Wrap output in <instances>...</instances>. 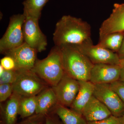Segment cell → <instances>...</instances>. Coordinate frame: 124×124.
I'll return each instance as SVG.
<instances>
[{
    "mask_svg": "<svg viewBox=\"0 0 124 124\" xmlns=\"http://www.w3.org/2000/svg\"><path fill=\"white\" fill-rule=\"evenodd\" d=\"M90 24L80 18L64 15L55 25L53 33L55 46L80 44L91 40Z\"/></svg>",
    "mask_w": 124,
    "mask_h": 124,
    "instance_id": "obj_1",
    "label": "cell"
},
{
    "mask_svg": "<svg viewBox=\"0 0 124 124\" xmlns=\"http://www.w3.org/2000/svg\"><path fill=\"white\" fill-rule=\"evenodd\" d=\"M59 47L65 73L78 81H89L93 63L74 45Z\"/></svg>",
    "mask_w": 124,
    "mask_h": 124,
    "instance_id": "obj_2",
    "label": "cell"
},
{
    "mask_svg": "<svg viewBox=\"0 0 124 124\" xmlns=\"http://www.w3.org/2000/svg\"><path fill=\"white\" fill-rule=\"evenodd\" d=\"M31 70L49 86H55L65 73L60 47L54 46L46 58L37 59Z\"/></svg>",
    "mask_w": 124,
    "mask_h": 124,
    "instance_id": "obj_3",
    "label": "cell"
},
{
    "mask_svg": "<svg viewBox=\"0 0 124 124\" xmlns=\"http://www.w3.org/2000/svg\"><path fill=\"white\" fill-rule=\"evenodd\" d=\"M13 85V93L23 97L36 96L49 86L31 70H17V77Z\"/></svg>",
    "mask_w": 124,
    "mask_h": 124,
    "instance_id": "obj_4",
    "label": "cell"
},
{
    "mask_svg": "<svg viewBox=\"0 0 124 124\" xmlns=\"http://www.w3.org/2000/svg\"><path fill=\"white\" fill-rule=\"evenodd\" d=\"M24 14H18L10 18L6 31L0 40V52H6L18 47L24 43L23 25L25 19Z\"/></svg>",
    "mask_w": 124,
    "mask_h": 124,
    "instance_id": "obj_5",
    "label": "cell"
},
{
    "mask_svg": "<svg viewBox=\"0 0 124 124\" xmlns=\"http://www.w3.org/2000/svg\"><path fill=\"white\" fill-rule=\"evenodd\" d=\"M94 64L105 63L119 65L120 59L117 53L93 45L92 40L80 44L74 45Z\"/></svg>",
    "mask_w": 124,
    "mask_h": 124,
    "instance_id": "obj_6",
    "label": "cell"
},
{
    "mask_svg": "<svg viewBox=\"0 0 124 124\" xmlns=\"http://www.w3.org/2000/svg\"><path fill=\"white\" fill-rule=\"evenodd\" d=\"M25 16L23 27L24 42L39 53L44 51L47 45V39L40 29L39 19L28 16Z\"/></svg>",
    "mask_w": 124,
    "mask_h": 124,
    "instance_id": "obj_7",
    "label": "cell"
},
{
    "mask_svg": "<svg viewBox=\"0 0 124 124\" xmlns=\"http://www.w3.org/2000/svg\"><path fill=\"white\" fill-rule=\"evenodd\" d=\"M93 95L108 108L112 115L120 117L124 115V103L109 84H96Z\"/></svg>",
    "mask_w": 124,
    "mask_h": 124,
    "instance_id": "obj_8",
    "label": "cell"
},
{
    "mask_svg": "<svg viewBox=\"0 0 124 124\" xmlns=\"http://www.w3.org/2000/svg\"><path fill=\"white\" fill-rule=\"evenodd\" d=\"M79 86V81L65 73L57 84L53 87L58 103L70 107L77 95Z\"/></svg>",
    "mask_w": 124,
    "mask_h": 124,
    "instance_id": "obj_9",
    "label": "cell"
},
{
    "mask_svg": "<svg viewBox=\"0 0 124 124\" xmlns=\"http://www.w3.org/2000/svg\"><path fill=\"white\" fill-rule=\"evenodd\" d=\"M121 67L119 65L99 63L94 64L90 81L94 84H110L119 80Z\"/></svg>",
    "mask_w": 124,
    "mask_h": 124,
    "instance_id": "obj_10",
    "label": "cell"
},
{
    "mask_svg": "<svg viewBox=\"0 0 124 124\" xmlns=\"http://www.w3.org/2000/svg\"><path fill=\"white\" fill-rule=\"evenodd\" d=\"M36 50L24 42L21 46L7 51L5 55H9L14 59L17 70H31L37 59Z\"/></svg>",
    "mask_w": 124,
    "mask_h": 124,
    "instance_id": "obj_11",
    "label": "cell"
},
{
    "mask_svg": "<svg viewBox=\"0 0 124 124\" xmlns=\"http://www.w3.org/2000/svg\"><path fill=\"white\" fill-rule=\"evenodd\" d=\"M124 32V2L113 5L111 13L100 26L99 37L112 32Z\"/></svg>",
    "mask_w": 124,
    "mask_h": 124,
    "instance_id": "obj_12",
    "label": "cell"
},
{
    "mask_svg": "<svg viewBox=\"0 0 124 124\" xmlns=\"http://www.w3.org/2000/svg\"><path fill=\"white\" fill-rule=\"evenodd\" d=\"M82 115L89 122L101 120L112 115L107 107L93 95L83 109Z\"/></svg>",
    "mask_w": 124,
    "mask_h": 124,
    "instance_id": "obj_13",
    "label": "cell"
},
{
    "mask_svg": "<svg viewBox=\"0 0 124 124\" xmlns=\"http://www.w3.org/2000/svg\"><path fill=\"white\" fill-rule=\"evenodd\" d=\"M79 89L70 108L82 115V111L93 95L95 85L90 81H79Z\"/></svg>",
    "mask_w": 124,
    "mask_h": 124,
    "instance_id": "obj_14",
    "label": "cell"
},
{
    "mask_svg": "<svg viewBox=\"0 0 124 124\" xmlns=\"http://www.w3.org/2000/svg\"><path fill=\"white\" fill-rule=\"evenodd\" d=\"M58 103L53 87L48 86L37 95L36 114L45 116Z\"/></svg>",
    "mask_w": 124,
    "mask_h": 124,
    "instance_id": "obj_15",
    "label": "cell"
},
{
    "mask_svg": "<svg viewBox=\"0 0 124 124\" xmlns=\"http://www.w3.org/2000/svg\"><path fill=\"white\" fill-rule=\"evenodd\" d=\"M22 96L13 93L1 111L0 124H17Z\"/></svg>",
    "mask_w": 124,
    "mask_h": 124,
    "instance_id": "obj_16",
    "label": "cell"
},
{
    "mask_svg": "<svg viewBox=\"0 0 124 124\" xmlns=\"http://www.w3.org/2000/svg\"><path fill=\"white\" fill-rule=\"evenodd\" d=\"M51 110L57 115L63 124H88L83 116L59 103Z\"/></svg>",
    "mask_w": 124,
    "mask_h": 124,
    "instance_id": "obj_17",
    "label": "cell"
},
{
    "mask_svg": "<svg viewBox=\"0 0 124 124\" xmlns=\"http://www.w3.org/2000/svg\"><path fill=\"white\" fill-rule=\"evenodd\" d=\"M124 35V32L107 34L99 37V41L97 45L117 53L122 45Z\"/></svg>",
    "mask_w": 124,
    "mask_h": 124,
    "instance_id": "obj_18",
    "label": "cell"
},
{
    "mask_svg": "<svg viewBox=\"0 0 124 124\" xmlns=\"http://www.w3.org/2000/svg\"><path fill=\"white\" fill-rule=\"evenodd\" d=\"M49 0H24L23 2V14L33 18L39 19L41 11Z\"/></svg>",
    "mask_w": 124,
    "mask_h": 124,
    "instance_id": "obj_19",
    "label": "cell"
},
{
    "mask_svg": "<svg viewBox=\"0 0 124 124\" xmlns=\"http://www.w3.org/2000/svg\"><path fill=\"white\" fill-rule=\"evenodd\" d=\"M36 108L37 95L22 97L19 104V115L22 119H26L35 114Z\"/></svg>",
    "mask_w": 124,
    "mask_h": 124,
    "instance_id": "obj_20",
    "label": "cell"
},
{
    "mask_svg": "<svg viewBox=\"0 0 124 124\" xmlns=\"http://www.w3.org/2000/svg\"><path fill=\"white\" fill-rule=\"evenodd\" d=\"M17 70H5L2 75H0V85L2 84H13L16 79Z\"/></svg>",
    "mask_w": 124,
    "mask_h": 124,
    "instance_id": "obj_21",
    "label": "cell"
},
{
    "mask_svg": "<svg viewBox=\"0 0 124 124\" xmlns=\"http://www.w3.org/2000/svg\"><path fill=\"white\" fill-rule=\"evenodd\" d=\"M13 93V88L12 84L0 85V102L5 101L9 98Z\"/></svg>",
    "mask_w": 124,
    "mask_h": 124,
    "instance_id": "obj_22",
    "label": "cell"
},
{
    "mask_svg": "<svg viewBox=\"0 0 124 124\" xmlns=\"http://www.w3.org/2000/svg\"><path fill=\"white\" fill-rule=\"evenodd\" d=\"M0 65L2 66L5 70H17L15 61L9 55H6L0 59Z\"/></svg>",
    "mask_w": 124,
    "mask_h": 124,
    "instance_id": "obj_23",
    "label": "cell"
},
{
    "mask_svg": "<svg viewBox=\"0 0 124 124\" xmlns=\"http://www.w3.org/2000/svg\"><path fill=\"white\" fill-rule=\"evenodd\" d=\"M109 85L111 88L117 94L124 103V82L119 80Z\"/></svg>",
    "mask_w": 124,
    "mask_h": 124,
    "instance_id": "obj_24",
    "label": "cell"
},
{
    "mask_svg": "<svg viewBox=\"0 0 124 124\" xmlns=\"http://www.w3.org/2000/svg\"><path fill=\"white\" fill-rule=\"evenodd\" d=\"M45 116L35 113L18 124H44Z\"/></svg>",
    "mask_w": 124,
    "mask_h": 124,
    "instance_id": "obj_25",
    "label": "cell"
},
{
    "mask_svg": "<svg viewBox=\"0 0 124 124\" xmlns=\"http://www.w3.org/2000/svg\"><path fill=\"white\" fill-rule=\"evenodd\" d=\"M44 124H63L57 115L51 110L45 116Z\"/></svg>",
    "mask_w": 124,
    "mask_h": 124,
    "instance_id": "obj_26",
    "label": "cell"
},
{
    "mask_svg": "<svg viewBox=\"0 0 124 124\" xmlns=\"http://www.w3.org/2000/svg\"><path fill=\"white\" fill-rule=\"evenodd\" d=\"M88 124H122L119 117L111 116L106 119L98 121L88 122Z\"/></svg>",
    "mask_w": 124,
    "mask_h": 124,
    "instance_id": "obj_27",
    "label": "cell"
},
{
    "mask_svg": "<svg viewBox=\"0 0 124 124\" xmlns=\"http://www.w3.org/2000/svg\"><path fill=\"white\" fill-rule=\"evenodd\" d=\"M117 54L120 60L124 58V35L122 45Z\"/></svg>",
    "mask_w": 124,
    "mask_h": 124,
    "instance_id": "obj_28",
    "label": "cell"
},
{
    "mask_svg": "<svg viewBox=\"0 0 124 124\" xmlns=\"http://www.w3.org/2000/svg\"><path fill=\"white\" fill-rule=\"evenodd\" d=\"M119 80L124 82V67H121Z\"/></svg>",
    "mask_w": 124,
    "mask_h": 124,
    "instance_id": "obj_29",
    "label": "cell"
},
{
    "mask_svg": "<svg viewBox=\"0 0 124 124\" xmlns=\"http://www.w3.org/2000/svg\"><path fill=\"white\" fill-rule=\"evenodd\" d=\"M119 65L121 67H124V58L120 60Z\"/></svg>",
    "mask_w": 124,
    "mask_h": 124,
    "instance_id": "obj_30",
    "label": "cell"
},
{
    "mask_svg": "<svg viewBox=\"0 0 124 124\" xmlns=\"http://www.w3.org/2000/svg\"><path fill=\"white\" fill-rule=\"evenodd\" d=\"M5 70V69L3 68V67L0 65V75H2Z\"/></svg>",
    "mask_w": 124,
    "mask_h": 124,
    "instance_id": "obj_31",
    "label": "cell"
},
{
    "mask_svg": "<svg viewBox=\"0 0 124 124\" xmlns=\"http://www.w3.org/2000/svg\"><path fill=\"white\" fill-rule=\"evenodd\" d=\"M119 117L120 120L122 124H124V115Z\"/></svg>",
    "mask_w": 124,
    "mask_h": 124,
    "instance_id": "obj_32",
    "label": "cell"
}]
</instances>
